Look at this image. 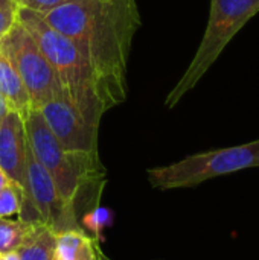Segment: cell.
Returning <instances> with one entry per match:
<instances>
[{"instance_id":"ac0fdd59","label":"cell","mask_w":259,"mask_h":260,"mask_svg":"<svg viewBox=\"0 0 259 260\" xmlns=\"http://www.w3.org/2000/svg\"><path fill=\"white\" fill-rule=\"evenodd\" d=\"M2 260H20L18 259V256H17V253H11V254H6V256H3Z\"/></svg>"},{"instance_id":"e0dca14e","label":"cell","mask_w":259,"mask_h":260,"mask_svg":"<svg viewBox=\"0 0 259 260\" xmlns=\"http://www.w3.org/2000/svg\"><path fill=\"white\" fill-rule=\"evenodd\" d=\"M8 111H9V107H8V104L5 102V99L0 96V120L6 116Z\"/></svg>"},{"instance_id":"2e32d148","label":"cell","mask_w":259,"mask_h":260,"mask_svg":"<svg viewBox=\"0 0 259 260\" xmlns=\"http://www.w3.org/2000/svg\"><path fill=\"white\" fill-rule=\"evenodd\" d=\"M9 183H11L9 177H8V175H6V172L0 168V190H3Z\"/></svg>"},{"instance_id":"5b68a950","label":"cell","mask_w":259,"mask_h":260,"mask_svg":"<svg viewBox=\"0 0 259 260\" xmlns=\"http://www.w3.org/2000/svg\"><path fill=\"white\" fill-rule=\"evenodd\" d=\"M250 168H259V140L188 155L180 161L148 169L147 177L153 187L169 190L195 187L208 180Z\"/></svg>"},{"instance_id":"7a4b0ae2","label":"cell","mask_w":259,"mask_h":260,"mask_svg":"<svg viewBox=\"0 0 259 260\" xmlns=\"http://www.w3.org/2000/svg\"><path fill=\"white\" fill-rule=\"evenodd\" d=\"M17 21L32 35L52 66L66 99L90 122L99 126L104 113L113 108L98 75L76 44L47 24L35 11L18 6Z\"/></svg>"},{"instance_id":"ba28073f","label":"cell","mask_w":259,"mask_h":260,"mask_svg":"<svg viewBox=\"0 0 259 260\" xmlns=\"http://www.w3.org/2000/svg\"><path fill=\"white\" fill-rule=\"evenodd\" d=\"M26 149L24 119L20 113L9 110L0 120V168L23 189H26Z\"/></svg>"},{"instance_id":"6da1fadb","label":"cell","mask_w":259,"mask_h":260,"mask_svg":"<svg viewBox=\"0 0 259 260\" xmlns=\"http://www.w3.org/2000/svg\"><path fill=\"white\" fill-rule=\"evenodd\" d=\"M41 17L76 44L113 107L122 104L131 41L140 26L136 0H73Z\"/></svg>"},{"instance_id":"9c48e42d","label":"cell","mask_w":259,"mask_h":260,"mask_svg":"<svg viewBox=\"0 0 259 260\" xmlns=\"http://www.w3.org/2000/svg\"><path fill=\"white\" fill-rule=\"evenodd\" d=\"M98 241L79 229L63 230L56 235L55 260H99Z\"/></svg>"},{"instance_id":"4fadbf2b","label":"cell","mask_w":259,"mask_h":260,"mask_svg":"<svg viewBox=\"0 0 259 260\" xmlns=\"http://www.w3.org/2000/svg\"><path fill=\"white\" fill-rule=\"evenodd\" d=\"M24 197V189L15 181H11L3 190H0V218H11L14 215L18 216Z\"/></svg>"},{"instance_id":"52a82bcc","label":"cell","mask_w":259,"mask_h":260,"mask_svg":"<svg viewBox=\"0 0 259 260\" xmlns=\"http://www.w3.org/2000/svg\"><path fill=\"white\" fill-rule=\"evenodd\" d=\"M40 113L64 151L98 154L99 126L87 122L64 94L44 104Z\"/></svg>"},{"instance_id":"7c38bea8","label":"cell","mask_w":259,"mask_h":260,"mask_svg":"<svg viewBox=\"0 0 259 260\" xmlns=\"http://www.w3.org/2000/svg\"><path fill=\"white\" fill-rule=\"evenodd\" d=\"M35 224L38 222L0 218V256L15 253Z\"/></svg>"},{"instance_id":"5bb4252c","label":"cell","mask_w":259,"mask_h":260,"mask_svg":"<svg viewBox=\"0 0 259 260\" xmlns=\"http://www.w3.org/2000/svg\"><path fill=\"white\" fill-rule=\"evenodd\" d=\"M17 0H0V41L17 23Z\"/></svg>"},{"instance_id":"d6986e66","label":"cell","mask_w":259,"mask_h":260,"mask_svg":"<svg viewBox=\"0 0 259 260\" xmlns=\"http://www.w3.org/2000/svg\"><path fill=\"white\" fill-rule=\"evenodd\" d=\"M99 260H111L110 257H107L104 253H102V250H101V253H99Z\"/></svg>"},{"instance_id":"277c9868","label":"cell","mask_w":259,"mask_h":260,"mask_svg":"<svg viewBox=\"0 0 259 260\" xmlns=\"http://www.w3.org/2000/svg\"><path fill=\"white\" fill-rule=\"evenodd\" d=\"M259 12V0H211L206 32L189 67L169 91L165 105L176 107L218 59L231 40Z\"/></svg>"},{"instance_id":"9a60e30c","label":"cell","mask_w":259,"mask_h":260,"mask_svg":"<svg viewBox=\"0 0 259 260\" xmlns=\"http://www.w3.org/2000/svg\"><path fill=\"white\" fill-rule=\"evenodd\" d=\"M69 2H73V0H17V5L43 15V14H47L52 9H55L64 3H69Z\"/></svg>"},{"instance_id":"8992f818","label":"cell","mask_w":259,"mask_h":260,"mask_svg":"<svg viewBox=\"0 0 259 260\" xmlns=\"http://www.w3.org/2000/svg\"><path fill=\"white\" fill-rule=\"evenodd\" d=\"M0 50L17 70L27 91L31 108L40 110L44 104L63 94L52 66L32 35L18 21L0 41Z\"/></svg>"},{"instance_id":"3957f363","label":"cell","mask_w":259,"mask_h":260,"mask_svg":"<svg viewBox=\"0 0 259 260\" xmlns=\"http://www.w3.org/2000/svg\"><path fill=\"white\" fill-rule=\"evenodd\" d=\"M23 119L32 154L53 180L66 210L75 215V203L82 190L98 184L104 177L99 154L64 151L40 110L31 108Z\"/></svg>"},{"instance_id":"8fae6325","label":"cell","mask_w":259,"mask_h":260,"mask_svg":"<svg viewBox=\"0 0 259 260\" xmlns=\"http://www.w3.org/2000/svg\"><path fill=\"white\" fill-rule=\"evenodd\" d=\"M56 232L46 224H35L15 251L20 260H55Z\"/></svg>"},{"instance_id":"ffe728a7","label":"cell","mask_w":259,"mask_h":260,"mask_svg":"<svg viewBox=\"0 0 259 260\" xmlns=\"http://www.w3.org/2000/svg\"><path fill=\"white\" fill-rule=\"evenodd\" d=\"M2 257H3V256H0V260H2Z\"/></svg>"},{"instance_id":"30bf717a","label":"cell","mask_w":259,"mask_h":260,"mask_svg":"<svg viewBox=\"0 0 259 260\" xmlns=\"http://www.w3.org/2000/svg\"><path fill=\"white\" fill-rule=\"evenodd\" d=\"M0 96L5 99L9 110L20 113L23 117L31 110L27 91L17 70L14 69V66L2 50H0Z\"/></svg>"}]
</instances>
